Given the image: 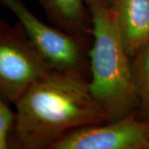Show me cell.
I'll return each instance as SVG.
<instances>
[{
  "label": "cell",
  "instance_id": "cell-8",
  "mask_svg": "<svg viewBox=\"0 0 149 149\" xmlns=\"http://www.w3.org/2000/svg\"><path fill=\"white\" fill-rule=\"evenodd\" d=\"M139 113L149 120V42L131 58Z\"/></svg>",
  "mask_w": 149,
  "mask_h": 149
},
{
  "label": "cell",
  "instance_id": "cell-6",
  "mask_svg": "<svg viewBox=\"0 0 149 149\" xmlns=\"http://www.w3.org/2000/svg\"><path fill=\"white\" fill-rule=\"evenodd\" d=\"M109 5L125 50L132 58L149 42V0H113Z\"/></svg>",
  "mask_w": 149,
  "mask_h": 149
},
{
  "label": "cell",
  "instance_id": "cell-4",
  "mask_svg": "<svg viewBox=\"0 0 149 149\" xmlns=\"http://www.w3.org/2000/svg\"><path fill=\"white\" fill-rule=\"evenodd\" d=\"M52 70L19 22L12 25L0 18V93L7 101L15 104Z\"/></svg>",
  "mask_w": 149,
  "mask_h": 149
},
{
  "label": "cell",
  "instance_id": "cell-1",
  "mask_svg": "<svg viewBox=\"0 0 149 149\" xmlns=\"http://www.w3.org/2000/svg\"><path fill=\"white\" fill-rule=\"evenodd\" d=\"M14 104L13 148L52 149L73 130L110 121L90 79L56 70L33 82Z\"/></svg>",
  "mask_w": 149,
  "mask_h": 149
},
{
  "label": "cell",
  "instance_id": "cell-5",
  "mask_svg": "<svg viewBox=\"0 0 149 149\" xmlns=\"http://www.w3.org/2000/svg\"><path fill=\"white\" fill-rule=\"evenodd\" d=\"M52 149H149V120L138 111L67 133Z\"/></svg>",
  "mask_w": 149,
  "mask_h": 149
},
{
  "label": "cell",
  "instance_id": "cell-9",
  "mask_svg": "<svg viewBox=\"0 0 149 149\" xmlns=\"http://www.w3.org/2000/svg\"><path fill=\"white\" fill-rule=\"evenodd\" d=\"M8 104L0 93V149L13 148V133L16 113L11 110Z\"/></svg>",
  "mask_w": 149,
  "mask_h": 149
},
{
  "label": "cell",
  "instance_id": "cell-7",
  "mask_svg": "<svg viewBox=\"0 0 149 149\" xmlns=\"http://www.w3.org/2000/svg\"><path fill=\"white\" fill-rule=\"evenodd\" d=\"M48 21L65 32L92 37V22L85 0H37Z\"/></svg>",
  "mask_w": 149,
  "mask_h": 149
},
{
  "label": "cell",
  "instance_id": "cell-3",
  "mask_svg": "<svg viewBox=\"0 0 149 149\" xmlns=\"http://www.w3.org/2000/svg\"><path fill=\"white\" fill-rule=\"evenodd\" d=\"M0 5L16 16L52 69L90 79L92 37L75 35L47 25L29 10L24 0H0Z\"/></svg>",
  "mask_w": 149,
  "mask_h": 149
},
{
  "label": "cell",
  "instance_id": "cell-10",
  "mask_svg": "<svg viewBox=\"0 0 149 149\" xmlns=\"http://www.w3.org/2000/svg\"><path fill=\"white\" fill-rule=\"evenodd\" d=\"M108 2H109V3L110 4V3H111L112 2H113V0H108Z\"/></svg>",
  "mask_w": 149,
  "mask_h": 149
},
{
  "label": "cell",
  "instance_id": "cell-2",
  "mask_svg": "<svg viewBox=\"0 0 149 149\" xmlns=\"http://www.w3.org/2000/svg\"><path fill=\"white\" fill-rule=\"evenodd\" d=\"M92 22L90 87L110 121L139 110L131 57L125 50L108 0H85Z\"/></svg>",
  "mask_w": 149,
  "mask_h": 149
}]
</instances>
